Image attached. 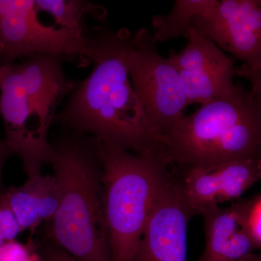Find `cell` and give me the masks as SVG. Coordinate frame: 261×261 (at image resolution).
<instances>
[{"instance_id":"1","label":"cell","mask_w":261,"mask_h":261,"mask_svg":"<svg viewBox=\"0 0 261 261\" xmlns=\"http://www.w3.org/2000/svg\"><path fill=\"white\" fill-rule=\"evenodd\" d=\"M130 38L126 29H88L83 56L93 63V68L75 84L53 123L135 153L161 150L130 82Z\"/></svg>"},{"instance_id":"2","label":"cell","mask_w":261,"mask_h":261,"mask_svg":"<svg viewBox=\"0 0 261 261\" xmlns=\"http://www.w3.org/2000/svg\"><path fill=\"white\" fill-rule=\"evenodd\" d=\"M99 140L72 132L51 143L49 162L61 201L48 238L78 261H111Z\"/></svg>"},{"instance_id":"3","label":"cell","mask_w":261,"mask_h":261,"mask_svg":"<svg viewBox=\"0 0 261 261\" xmlns=\"http://www.w3.org/2000/svg\"><path fill=\"white\" fill-rule=\"evenodd\" d=\"M61 56L37 54L20 63L1 65L0 117L3 141L21 161L27 176L42 173L49 162V132L60 106L75 84L65 75Z\"/></svg>"},{"instance_id":"4","label":"cell","mask_w":261,"mask_h":261,"mask_svg":"<svg viewBox=\"0 0 261 261\" xmlns=\"http://www.w3.org/2000/svg\"><path fill=\"white\" fill-rule=\"evenodd\" d=\"M159 142L166 162L177 169L261 159V92L238 85L184 116Z\"/></svg>"},{"instance_id":"5","label":"cell","mask_w":261,"mask_h":261,"mask_svg":"<svg viewBox=\"0 0 261 261\" xmlns=\"http://www.w3.org/2000/svg\"><path fill=\"white\" fill-rule=\"evenodd\" d=\"M111 261H132L147 221L170 180L160 150L135 153L99 140Z\"/></svg>"},{"instance_id":"6","label":"cell","mask_w":261,"mask_h":261,"mask_svg":"<svg viewBox=\"0 0 261 261\" xmlns=\"http://www.w3.org/2000/svg\"><path fill=\"white\" fill-rule=\"evenodd\" d=\"M127 64L134 90L160 140L183 118L187 106L179 73L160 54L152 33L146 28L132 35Z\"/></svg>"},{"instance_id":"7","label":"cell","mask_w":261,"mask_h":261,"mask_svg":"<svg viewBox=\"0 0 261 261\" xmlns=\"http://www.w3.org/2000/svg\"><path fill=\"white\" fill-rule=\"evenodd\" d=\"M34 0H0L1 65L37 54L84 60L85 35L42 23Z\"/></svg>"},{"instance_id":"8","label":"cell","mask_w":261,"mask_h":261,"mask_svg":"<svg viewBox=\"0 0 261 261\" xmlns=\"http://www.w3.org/2000/svg\"><path fill=\"white\" fill-rule=\"evenodd\" d=\"M192 27L244 63L237 73L261 92V2L222 0L210 13L196 16Z\"/></svg>"},{"instance_id":"9","label":"cell","mask_w":261,"mask_h":261,"mask_svg":"<svg viewBox=\"0 0 261 261\" xmlns=\"http://www.w3.org/2000/svg\"><path fill=\"white\" fill-rule=\"evenodd\" d=\"M185 37L186 47L179 53L171 51L168 59L181 77L187 106L232 94L238 87L233 83L237 69L232 58L192 27Z\"/></svg>"},{"instance_id":"10","label":"cell","mask_w":261,"mask_h":261,"mask_svg":"<svg viewBox=\"0 0 261 261\" xmlns=\"http://www.w3.org/2000/svg\"><path fill=\"white\" fill-rule=\"evenodd\" d=\"M192 217L238 200L261 178V159L170 171Z\"/></svg>"},{"instance_id":"11","label":"cell","mask_w":261,"mask_h":261,"mask_svg":"<svg viewBox=\"0 0 261 261\" xmlns=\"http://www.w3.org/2000/svg\"><path fill=\"white\" fill-rule=\"evenodd\" d=\"M192 218L170 174L132 261H187V228Z\"/></svg>"},{"instance_id":"12","label":"cell","mask_w":261,"mask_h":261,"mask_svg":"<svg viewBox=\"0 0 261 261\" xmlns=\"http://www.w3.org/2000/svg\"><path fill=\"white\" fill-rule=\"evenodd\" d=\"M23 231H34L55 216L61 201L59 181L53 174L28 176L20 186L10 187L2 192Z\"/></svg>"},{"instance_id":"13","label":"cell","mask_w":261,"mask_h":261,"mask_svg":"<svg viewBox=\"0 0 261 261\" xmlns=\"http://www.w3.org/2000/svg\"><path fill=\"white\" fill-rule=\"evenodd\" d=\"M202 216L205 246L199 261H240L256 250L239 222L234 203L215 207Z\"/></svg>"},{"instance_id":"14","label":"cell","mask_w":261,"mask_h":261,"mask_svg":"<svg viewBox=\"0 0 261 261\" xmlns=\"http://www.w3.org/2000/svg\"><path fill=\"white\" fill-rule=\"evenodd\" d=\"M217 0H177L167 15H158L152 20L155 43L185 37L196 16H204L217 5Z\"/></svg>"},{"instance_id":"15","label":"cell","mask_w":261,"mask_h":261,"mask_svg":"<svg viewBox=\"0 0 261 261\" xmlns=\"http://www.w3.org/2000/svg\"><path fill=\"white\" fill-rule=\"evenodd\" d=\"M39 13L49 15L55 25L85 35L87 28L85 20L89 15L102 19L106 11L99 5L82 0H34Z\"/></svg>"},{"instance_id":"16","label":"cell","mask_w":261,"mask_h":261,"mask_svg":"<svg viewBox=\"0 0 261 261\" xmlns=\"http://www.w3.org/2000/svg\"><path fill=\"white\" fill-rule=\"evenodd\" d=\"M239 222L256 250L261 248V194L233 202Z\"/></svg>"},{"instance_id":"17","label":"cell","mask_w":261,"mask_h":261,"mask_svg":"<svg viewBox=\"0 0 261 261\" xmlns=\"http://www.w3.org/2000/svg\"><path fill=\"white\" fill-rule=\"evenodd\" d=\"M23 232L13 211L0 195V247L14 241Z\"/></svg>"},{"instance_id":"18","label":"cell","mask_w":261,"mask_h":261,"mask_svg":"<svg viewBox=\"0 0 261 261\" xmlns=\"http://www.w3.org/2000/svg\"><path fill=\"white\" fill-rule=\"evenodd\" d=\"M31 247L18 243L16 240L9 242L0 247V261H37L33 260Z\"/></svg>"},{"instance_id":"19","label":"cell","mask_w":261,"mask_h":261,"mask_svg":"<svg viewBox=\"0 0 261 261\" xmlns=\"http://www.w3.org/2000/svg\"><path fill=\"white\" fill-rule=\"evenodd\" d=\"M37 261H78L56 244L48 241L39 248Z\"/></svg>"},{"instance_id":"20","label":"cell","mask_w":261,"mask_h":261,"mask_svg":"<svg viewBox=\"0 0 261 261\" xmlns=\"http://www.w3.org/2000/svg\"><path fill=\"white\" fill-rule=\"evenodd\" d=\"M13 154L10 147L5 144L4 141L0 140V195L4 191L3 190V171L7 159Z\"/></svg>"},{"instance_id":"21","label":"cell","mask_w":261,"mask_h":261,"mask_svg":"<svg viewBox=\"0 0 261 261\" xmlns=\"http://www.w3.org/2000/svg\"><path fill=\"white\" fill-rule=\"evenodd\" d=\"M240 261H261L260 254L251 253Z\"/></svg>"},{"instance_id":"22","label":"cell","mask_w":261,"mask_h":261,"mask_svg":"<svg viewBox=\"0 0 261 261\" xmlns=\"http://www.w3.org/2000/svg\"><path fill=\"white\" fill-rule=\"evenodd\" d=\"M2 76H3V69H2V65L0 64V85H1Z\"/></svg>"},{"instance_id":"23","label":"cell","mask_w":261,"mask_h":261,"mask_svg":"<svg viewBox=\"0 0 261 261\" xmlns=\"http://www.w3.org/2000/svg\"><path fill=\"white\" fill-rule=\"evenodd\" d=\"M0 57H1V51H0Z\"/></svg>"}]
</instances>
